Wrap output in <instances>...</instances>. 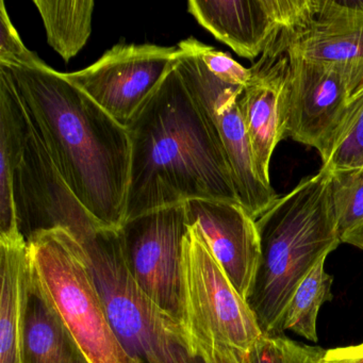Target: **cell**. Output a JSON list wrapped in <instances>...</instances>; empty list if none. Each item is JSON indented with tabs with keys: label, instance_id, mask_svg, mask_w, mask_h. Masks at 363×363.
I'll use <instances>...</instances> for the list:
<instances>
[{
	"label": "cell",
	"instance_id": "obj_17",
	"mask_svg": "<svg viewBox=\"0 0 363 363\" xmlns=\"http://www.w3.org/2000/svg\"><path fill=\"white\" fill-rule=\"evenodd\" d=\"M23 363H91L60 316L28 275Z\"/></svg>",
	"mask_w": 363,
	"mask_h": 363
},
{
	"label": "cell",
	"instance_id": "obj_23",
	"mask_svg": "<svg viewBox=\"0 0 363 363\" xmlns=\"http://www.w3.org/2000/svg\"><path fill=\"white\" fill-rule=\"evenodd\" d=\"M325 350L282 335H261L246 363H318Z\"/></svg>",
	"mask_w": 363,
	"mask_h": 363
},
{
	"label": "cell",
	"instance_id": "obj_22",
	"mask_svg": "<svg viewBox=\"0 0 363 363\" xmlns=\"http://www.w3.org/2000/svg\"><path fill=\"white\" fill-rule=\"evenodd\" d=\"M322 167L329 171L363 169V86L352 95L345 120Z\"/></svg>",
	"mask_w": 363,
	"mask_h": 363
},
{
	"label": "cell",
	"instance_id": "obj_2",
	"mask_svg": "<svg viewBox=\"0 0 363 363\" xmlns=\"http://www.w3.org/2000/svg\"><path fill=\"white\" fill-rule=\"evenodd\" d=\"M126 128L131 141L126 222L191 199L240 203L224 150L176 65Z\"/></svg>",
	"mask_w": 363,
	"mask_h": 363
},
{
	"label": "cell",
	"instance_id": "obj_12",
	"mask_svg": "<svg viewBox=\"0 0 363 363\" xmlns=\"http://www.w3.org/2000/svg\"><path fill=\"white\" fill-rule=\"evenodd\" d=\"M188 10L218 41L254 60L309 18L312 0H190Z\"/></svg>",
	"mask_w": 363,
	"mask_h": 363
},
{
	"label": "cell",
	"instance_id": "obj_13",
	"mask_svg": "<svg viewBox=\"0 0 363 363\" xmlns=\"http://www.w3.org/2000/svg\"><path fill=\"white\" fill-rule=\"evenodd\" d=\"M286 46L284 31L250 67L252 79L240 96L255 169L259 179L269 188H273L269 177L272 156L278 143L286 139Z\"/></svg>",
	"mask_w": 363,
	"mask_h": 363
},
{
	"label": "cell",
	"instance_id": "obj_18",
	"mask_svg": "<svg viewBox=\"0 0 363 363\" xmlns=\"http://www.w3.org/2000/svg\"><path fill=\"white\" fill-rule=\"evenodd\" d=\"M28 275L27 242L0 245V363H23V325Z\"/></svg>",
	"mask_w": 363,
	"mask_h": 363
},
{
	"label": "cell",
	"instance_id": "obj_9",
	"mask_svg": "<svg viewBox=\"0 0 363 363\" xmlns=\"http://www.w3.org/2000/svg\"><path fill=\"white\" fill-rule=\"evenodd\" d=\"M189 226L184 203L142 214L121 228L126 262L138 286L157 307L177 320L182 244Z\"/></svg>",
	"mask_w": 363,
	"mask_h": 363
},
{
	"label": "cell",
	"instance_id": "obj_4",
	"mask_svg": "<svg viewBox=\"0 0 363 363\" xmlns=\"http://www.w3.org/2000/svg\"><path fill=\"white\" fill-rule=\"evenodd\" d=\"M178 324L191 356L203 363H246L263 335L194 222L182 244Z\"/></svg>",
	"mask_w": 363,
	"mask_h": 363
},
{
	"label": "cell",
	"instance_id": "obj_16",
	"mask_svg": "<svg viewBox=\"0 0 363 363\" xmlns=\"http://www.w3.org/2000/svg\"><path fill=\"white\" fill-rule=\"evenodd\" d=\"M31 133L33 123L13 82L0 67V243L23 240L14 208L13 174Z\"/></svg>",
	"mask_w": 363,
	"mask_h": 363
},
{
	"label": "cell",
	"instance_id": "obj_7",
	"mask_svg": "<svg viewBox=\"0 0 363 363\" xmlns=\"http://www.w3.org/2000/svg\"><path fill=\"white\" fill-rule=\"evenodd\" d=\"M177 48L179 56L176 69L224 150L240 203L257 220L278 196L273 188L261 182L255 169L240 109L243 88L220 82L206 69L195 50L194 38L179 42Z\"/></svg>",
	"mask_w": 363,
	"mask_h": 363
},
{
	"label": "cell",
	"instance_id": "obj_25",
	"mask_svg": "<svg viewBox=\"0 0 363 363\" xmlns=\"http://www.w3.org/2000/svg\"><path fill=\"white\" fill-rule=\"evenodd\" d=\"M0 65L40 67L46 65L23 43L10 20L5 3L0 1Z\"/></svg>",
	"mask_w": 363,
	"mask_h": 363
},
{
	"label": "cell",
	"instance_id": "obj_5",
	"mask_svg": "<svg viewBox=\"0 0 363 363\" xmlns=\"http://www.w3.org/2000/svg\"><path fill=\"white\" fill-rule=\"evenodd\" d=\"M27 244L30 279L90 362L139 363L112 328L84 244L65 228L39 231Z\"/></svg>",
	"mask_w": 363,
	"mask_h": 363
},
{
	"label": "cell",
	"instance_id": "obj_21",
	"mask_svg": "<svg viewBox=\"0 0 363 363\" xmlns=\"http://www.w3.org/2000/svg\"><path fill=\"white\" fill-rule=\"evenodd\" d=\"M330 175L340 241L363 250V169L330 171Z\"/></svg>",
	"mask_w": 363,
	"mask_h": 363
},
{
	"label": "cell",
	"instance_id": "obj_8",
	"mask_svg": "<svg viewBox=\"0 0 363 363\" xmlns=\"http://www.w3.org/2000/svg\"><path fill=\"white\" fill-rule=\"evenodd\" d=\"M286 52V139L315 148L325 162L358 84L347 69Z\"/></svg>",
	"mask_w": 363,
	"mask_h": 363
},
{
	"label": "cell",
	"instance_id": "obj_15",
	"mask_svg": "<svg viewBox=\"0 0 363 363\" xmlns=\"http://www.w3.org/2000/svg\"><path fill=\"white\" fill-rule=\"evenodd\" d=\"M189 220L196 223L220 267L239 294H252L261 257L256 220L240 203L216 199L186 201Z\"/></svg>",
	"mask_w": 363,
	"mask_h": 363
},
{
	"label": "cell",
	"instance_id": "obj_24",
	"mask_svg": "<svg viewBox=\"0 0 363 363\" xmlns=\"http://www.w3.org/2000/svg\"><path fill=\"white\" fill-rule=\"evenodd\" d=\"M194 46L201 62L214 77L225 84L243 89L250 84L252 79L250 69L242 67L226 52L216 50L199 40L194 39Z\"/></svg>",
	"mask_w": 363,
	"mask_h": 363
},
{
	"label": "cell",
	"instance_id": "obj_20",
	"mask_svg": "<svg viewBox=\"0 0 363 363\" xmlns=\"http://www.w3.org/2000/svg\"><path fill=\"white\" fill-rule=\"evenodd\" d=\"M318 261L295 289L284 316V331L290 330L309 341L318 342V312L333 299V278L325 271V261Z\"/></svg>",
	"mask_w": 363,
	"mask_h": 363
},
{
	"label": "cell",
	"instance_id": "obj_11",
	"mask_svg": "<svg viewBox=\"0 0 363 363\" xmlns=\"http://www.w3.org/2000/svg\"><path fill=\"white\" fill-rule=\"evenodd\" d=\"M18 230L26 242L39 231L65 228L84 242L101 226L84 209L50 159L33 125V133L13 174Z\"/></svg>",
	"mask_w": 363,
	"mask_h": 363
},
{
	"label": "cell",
	"instance_id": "obj_6",
	"mask_svg": "<svg viewBox=\"0 0 363 363\" xmlns=\"http://www.w3.org/2000/svg\"><path fill=\"white\" fill-rule=\"evenodd\" d=\"M82 244L112 328L131 358L139 363H203L189 352L178 320L138 286L126 262L121 229H101Z\"/></svg>",
	"mask_w": 363,
	"mask_h": 363
},
{
	"label": "cell",
	"instance_id": "obj_14",
	"mask_svg": "<svg viewBox=\"0 0 363 363\" xmlns=\"http://www.w3.org/2000/svg\"><path fill=\"white\" fill-rule=\"evenodd\" d=\"M286 39L289 52L347 69L363 86V0H312L310 18Z\"/></svg>",
	"mask_w": 363,
	"mask_h": 363
},
{
	"label": "cell",
	"instance_id": "obj_10",
	"mask_svg": "<svg viewBox=\"0 0 363 363\" xmlns=\"http://www.w3.org/2000/svg\"><path fill=\"white\" fill-rule=\"evenodd\" d=\"M177 46L118 44L90 67L65 74L124 127L177 65Z\"/></svg>",
	"mask_w": 363,
	"mask_h": 363
},
{
	"label": "cell",
	"instance_id": "obj_26",
	"mask_svg": "<svg viewBox=\"0 0 363 363\" xmlns=\"http://www.w3.org/2000/svg\"><path fill=\"white\" fill-rule=\"evenodd\" d=\"M318 363H363V343L325 350Z\"/></svg>",
	"mask_w": 363,
	"mask_h": 363
},
{
	"label": "cell",
	"instance_id": "obj_1",
	"mask_svg": "<svg viewBox=\"0 0 363 363\" xmlns=\"http://www.w3.org/2000/svg\"><path fill=\"white\" fill-rule=\"evenodd\" d=\"M0 67L72 192L101 228L120 230L131 165L126 127L48 65Z\"/></svg>",
	"mask_w": 363,
	"mask_h": 363
},
{
	"label": "cell",
	"instance_id": "obj_19",
	"mask_svg": "<svg viewBox=\"0 0 363 363\" xmlns=\"http://www.w3.org/2000/svg\"><path fill=\"white\" fill-rule=\"evenodd\" d=\"M45 26L48 44L69 62L92 31L93 0H33Z\"/></svg>",
	"mask_w": 363,
	"mask_h": 363
},
{
	"label": "cell",
	"instance_id": "obj_3",
	"mask_svg": "<svg viewBox=\"0 0 363 363\" xmlns=\"http://www.w3.org/2000/svg\"><path fill=\"white\" fill-rule=\"evenodd\" d=\"M330 171L322 167L256 220L261 257L247 303L263 335H284L286 306L314 265L340 245Z\"/></svg>",
	"mask_w": 363,
	"mask_h": 363
}]
</instances>
